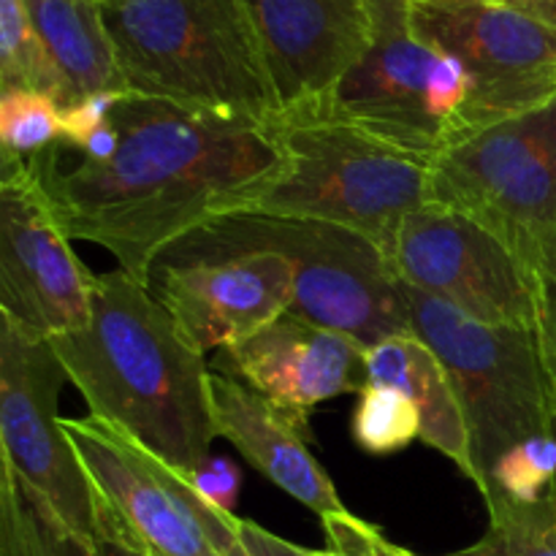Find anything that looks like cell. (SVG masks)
<instances>
[{
    "instance_id": "6da1fadb",
    "label": "cell",
    "mask_w": 556,
    "mask_h": 556,
    "mask_svg": "<svg viewBox=\"0 0 556 556\" xmlns=\"http://www.w3.org/2000/svg\"><path fill=\"white\" fill-rule=\"evenodd\" d=\"M109 161L65 163L60 144L30 157L71 239L117 258L150 286L168 248L206 223L253 206L286 172L275 125L125 92L112 112Z\"/></svg>"
},
{
    "instance_id": "7a4b0ae2",
    "label": "cell",
    "mask_w": 556,
    "mask_h": 556,
    "mask_svg": "<svg viewBox=\"0 0 556 556\" xmlns=\"http://www.w3.org/2000/svg\"><path fill=\"white\" fill-rule=\"evenodd\" d=\"M90 416L123 429L166 465L190 476L217 438L212 369L150 286L114 269L98 275L92 315L52 337Z\"/></svg>"
},
{
    "instance_id": "3957f363",
    "label": "cell",
    "mask_w": 556,
    "mask_h": 556,
    "mask_svg": "<svg viewBox=\"0 0 556 556\" xmlns=\"http://www.w3.org/2000/svg\"><path fill=\"white\" fill-rule=\"evenodd\" d=\"M130 96L275 125L264 52L242 0H101Z\"/></svg>"
},
{
    "instance_id": "277c9868",
    "label": "cell",
    "mask_w": 556,
    "mask_h": 556,
    "mask_svg": "<svg viewBox=\"0 0 556 556\" xmlns=\"http://www.w3.org/2000/svg\"><path fill=\"white\" fill-rule=\"evenodd\" d=\"M253 253H277L293 266L296 293L288 313L342 331L367 348L394 334H413L389 255L372 239L337 223L239 210L179 239L155 266Z\"/></svg>"
},
{
    "instance_id": "5b68a950",
    "label": "cell",
    "mask_w": 556,
    "mask_h": 556,
    "mask_svg": "<svg viewBox=\"0 0 556 556\" xmlns=\"http://www.w3.org/2000/svg\"><path fill=\"white\" fill-rule=\"evenodd\" d=\"M369 3L372 41L318 112L432 166L476 134L472 81L459 60L418 36L410 0Z\"/></svg>"
},
{
    "instance_id": "8992f818",
    "label": "cell",
    "mask_w": 556,
    "mask_h": 556,
    "mask_svg": "<svg viewBox=\"0 0 556 556\" xmlns=\"http://www.w3.org/2000/svg\"><path fill=\"white\" fill-rule=\"evenodd\" d=\"M275 134L286 147V172L248 210L353 228L391 261L405 217L429 201V163L324 112L280 114Z\"/></svg>"
},
{
    "instance_id": "52a82bcc",
    "label": "cell",
    "mask_w": 556,
    "mask_h": 556,
    "mask_svg": "<svg viewBox=\"0 0 556 556\" xmlns=\"http://www.w3.org/2000/svg\"><path fill=\"white\" fill-rule=\"evenodd\" d=\"M429 201L494 233L538 291L556 280V98L448 147L429 166Z\"/></svg>"
},
{
    "instance_id": "ba28073f",
    "label": "cell",
    "mask_w": 556,
    "mask_h": 556,
    "mask_svg": "<svg viewBox=\"0 0 556 556\" xmlns=\"http://www.w3.org/2000/svg\"><path fill=\"white\" fill-rule=\"evenodd\" d=\"M413 334L443 367L470 427L476 489L516 443L556 432V405L535 329L481 324L400 280Z\"/></svg>"
},
{
    "instance_id": "9c48e42d",
    "label": "cell",
    "mask_w": 556,
    "mask_h": 556,
    "mask_svg": "<svg viewBox=\"0 0 556 556\" xmlns=\"http://www.w3.org/2000/svg\"><path fill=\"white\" fill-rule=\"evenodd\" d=\"M98 516L152 556H248L239 516L206 503L193 483L123 429L96 416L63 418Z\"/></svg>"
},
{
    "instance_id": "30bf717a",
    "label": "cell",
    "mask_w": 556,
    "mask_h": 556,
    "mask_svg": "<svg viewBox=\"0 0 556 556\" xmlns=\"http://www.w3.org/2000/svg\"><path fill=\"white\" fill-rule=\"evenodd\" d=\"M65 380L52 340L0 320V462L65 525L96 541V492L58 413Z\"/></svg>"
},
{
    "instance_id": "8fae6325",
    "label": "cell",
    "mask_w": 556,
    "mask_h": 556,
    "mask_svg": "<svg viewBox=\"0 0 556 556\" xmlns=\"http://www.w3.org/2000/svg\"><path fill=\"white\" fill-rule=\"evenodd\" d=\"M418 36L462 63L476 130L556 98V27L508 0H410Z\"/></svg>"
},
{
    "instance_id": "7c38bea8",
    "label": "cell",
    "mask_w": 556,
    "mask_h": 556,
    "mask_svg": "<svg viewBox=\"0 0 556 556\" xmlns=\"http://www.w3.org/2000/svg\"><path fill=\"white\" fill-rule=\"evenodd\" d=\"M96 280L30 163H0V320L47 340L81 329Z\"/></svg>"
},
{
    "instance_id": "4fadbf2b",
    "label": "cell",
    "mask_w": 556,
    "mask_h": 556,
    "mask_svg": "<svg viewBox=\"0 0 556 556\" xmlns=\"http://www.w3.org/2000/svg\"><path fill=\"white\" fill-rule=\"evenodd\" d=\"M405 286L440 299L467 318L535 329L538 288L494 233L459 212L427 201L405 217L391 250Z\"/></svg>"
},
{
    "instance_id": "5bb4252c",
    "label": "cell",
    "mask_w": 556,
    "mask_h": 556,
    "mask_svg": "<svg viewBox=\"0 0 556 556\" xmlns=\"http://www.w3.org/2000/svg\"><path fill=\"white\" fill-rule=\"evenodd\" d=\"M280 114L318 112L372 41L369 0H242Z\"/></svg>"
},
{
    "instance_id": "9a60e30c",
    "label": "cell",
    "mask_w": 556,
    "mask_h": 556,
    "mask_svg": "<svg viewBox=\"0 0 556 556\" xmlns=\"http://www.w3.org/2000/svg\"><path fill=\"white\" fill-rule=\"evenodd\" d=\"M150 288L179 334L199 353L248 340L286 315L296 293L293 266L277 253L155 266Z\"/></svg>"
},
{
    "instance_id": "2e32d148",
    "label": "cell",
    "mask_w": 556,
    "mask_h": 556,
    "mask_svg": "<svg viewBox=\"0 0 556 556\" xmlns=\"http://www.w3.org/2000/svg\"><path fill=\"white\" fill-rule=\"evenodd\" d=\"M367 351L342 331L286 313L248 340L217 351L212 367L275 405L307 413L320 402L367 389Z\"/></svg>"
},
{
    "instance_id": "e0dca14e",
    "label": "cell",
    "mask_w": 556,
    "mask_h": 556,
    "mask_svg": "<svg viewBox=\"0 0 556 556\" xmlns=\"http://www.w3.org/2000/svg\"><path fill=\"white\" fill-rule=\"evenodd\" d=\"M217 438L228 440L277 489L320 516L348 514L307 443V413L275 405L258 391L212 369Z\"/></svg>"
},
{
    "instance_id": "ac0fdd59",
    "label": "cell",
    "mask_w": 556,
    "mask_h": 556,
    "mask_svg": "<svg viewBox=\"0 0 556 556\" xmlns=\"http://www.w3.org/2000/svg\"><path fill=\"white\" fill-rule=\"evenodd\" d=\"M369 383L391 386L416 405L421 443L454 462L462 476L476 483L470 427L438 353L418 334H394L367 351Z\"/></svg>"
},
{
    "instance_id": "d6986e66",
    "label": "cell",
    "mask_w": 556,
    "mask_h": 556,
    "mask_svg": "<svg viewBox=\"0 0 556 556\" xmlns=\"http://www.w3.org/2000/svg\"><path fill=\"white\" fill-rule=\"evenodd\" d=\"M71 98L125 92L101 0H25Z\"/></svg>"
},
{
    "instance_id": "ffe728a7",
    "label": "cell",
    "mask_w": 556,
    "mask_h": 556,
    "mask_svg": "<svg viewBox=\"0 0 556 556\" xmlns=\"http://www.w3.org/2000/svg\"><path fill=\"white\" fill-rule=\"evenodd\" d=\"M0 556H101L96 541L65 525L47 500L0 462Z\"/></svg>"
},
{
    "instance_id": "44dd1931",
    "label": "cell",
    "mask_w": 556,
    "mask_h": 556,
    "mask_svg": "<svg viewBox=\"0 0 556 556\" xmlns=\"http://www.w3.org/2000/svg\"><path fill=\"white\" fill-rule=\"evenodd\" d=\"M30 90L71 106V90L25 0H0V92Z\"/></svg>"
},
{
    "instance_id": "7402d4cb",
    "label": "cell",
    "mask_w": 556,
    "mask_h": 556,
    "mask_svg": "<svg viewBox=\"0 0 556 556\" xmlns=\"http://www.w3.org/2000/svg\"><path fill=\"white\" fill-rule=\"evenodd\" d=\"M489 530L472 546L448 556H556V489L535 505L483 500Z\"/></svg>"
},
{
    "instance_id": "603a6c76",
    "label": "cell",
    "mask_w": 556,
    "mask_h": 556,
    "mask_svg": "<svg viewBox=\"0 0 556 556\" xmlns=\"http://www.w3.org/2000/svg\"><path fill=\"white\" fill-rule=\"evenodd\" d=\"M63 106L43 92H0V163L30 161L60 144Z\"/></svg>"
},
{
    "instance_id": "cb8c5ba5",
    "label": "cell",
    "mask_w": 556,
    "mask_h": 556,
    "mask_svg": "<svg viewBox=\"0 0 556 556\" xmlns=\"http://www.w3.org/2000/svg\"><path fill=\"white\" fill-rule=\"evenodd\" d=\"M556 489V432L535 434L505 451L489 470L481 497L535 505Z\"/></svg>"
},
{
    "instance_id": "d4e9b609",
    "label": "cell",
    "mask_w": 556,
    "mask_h": 556,
    "mask_svg": "<svg viewBox=\"0 0 556 556\" xmlns=\"http://www.w3.org/2000/svg\"><path fill=\"white\" fill-rule=\"evenodd\" d=\"M353 440L372 456L396 454L421 438V418L416 405L391 386L369 383L358 394L351 421Z\"/></svg>"
},
{
    "instance_id": "484cf974",
    "label": "cell",
    "mask_w": 556,
    "mask_h": 556,
    "mask_svg": "<svg viewBox=\"0 0 556 556\" xmlns=\"http://www.w3.org/2000/svg\"><path fill=\"white\" fill-rule=\"evenodd\" d=\"M324 532L329 546L320 552L307 548L309 556H413V552L391 543L378 527L358 519L351 510L324 519Z\"/></svg>"
},
{
    "instance_id": "4316f807",
    "label": "cell",
    "mask_w": 556,
    "mask_h": 556,
    "mask_svg": "<svg viewBox=\"0 0 556 556\" xmlns=\"http://www.w3.org/2000/svg\"><path fill=\"white\" fill-rule=\"evenodd\" d=\"M123 96L125 92H98V96H87L81 101L65 106L60 147L71 152H79L85 147V141L112 119L114 106H117V101Z\"/></svg>"
},
{
    "instance_id": "83f0119b",
    "label": "cell",
    "mask_w": 556,
    "mask_h": 556,
    "mask_svg": "<svg viewBox=\"0 0 556 556\" xmlns=\"http://www.w3.org/2000/svg\"><path fill=\"white\" fill-rule=\"evenodd\" d=\"M188 478L193 483L195 492L206 500L215 508L226 510V514H233L239 500V489H242V472L226 456L212 454L199 470H193Z\"/></svg>"
},
{
    "instance_id": "f1b7e54d",
    "label": "cell",
    "mask_w": 556,
    "mask_h": 556,
    "mask_svg": "<svg viewBox=\"0 0 556 556\" xmlns=\"http://www.w3.org/2000/svg\"><path fill=\"white\" fill-rule=\"evenodd\" d=\"M538 348H541L543 367H546L548 383H552L556 405V280L538 291Z\"/></svg>"
},
{
    "instance_id": "f546056e",
    "label": "cell",
    "mask_w": 556,
    "mask_h": 556,
    "mask_svg": "<svg viewBox=\"0 0 556 556\" xmlns=\"http://www.w3.org/2000/svg\"><path fill=\"white\" fill-rule=\"evenodd\" d=\"M239 535H242V546L248 556H309L307 548L282 541L280 535L264 530V527L250 519L239 521Z\"/></svg>"
},
{
    "instance_id": "4dcf8cb0",
    "label": "cell",
    "mask_w": 556,
    "mask_h": 556,
    "mask_svg": "<svg viewBox=\"0 0 556 556\" xmlns=\"http://www.w3.org/2000/svg\"><path fill=\"white\" fill-rule=\"evenodd\" d=\"M96 546L101 556H152L147 554L134 538L125 535L119 527H114L112 521L98 516V532H96Z\"/></svg>"
},
{
    "instance_id": "1f68e13d",
    "label": "cell",
    "mask_w": 556,
    "mask_h": 556,
    "mask_svg": "<svg viewBox=\"0 0 556 556\" xmlns=\"http://www.w3.org/2000/svg\"><path fill=\"white\" fill-rule=\"evenodd\" d=\"M508 3L556 27V0H508Z\"/></svg>"
},
{
    "instance_id": "d6a6232c",
    "label": "cell",
    "mask_w": 556,
    "mask_h": 556,
    "mask_svg": "<svg viewBox=\"0 0 556 556\" xmlns=\"http://www.w3.org/2000/svg\"><path fill=\"white\" fill-rule=\"evenodd\" d=\"M413 556H416V554H413Z\"/></svg>"
}]
</instances>
